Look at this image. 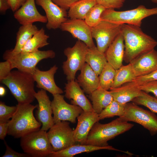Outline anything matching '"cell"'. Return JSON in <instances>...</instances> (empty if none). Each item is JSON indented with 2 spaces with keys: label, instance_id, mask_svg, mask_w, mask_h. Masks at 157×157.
I'll return each mask as SVG.
<instances>
[{
  "label": "cell",
  "instance_id": "cell-26",
  "mask_svg": "<svg viewBox=\"0 0 157 157\" xmlns=\"http://www.w3.org/2000/svg\"><path fill=\"white\" fill-rule=\"evenodd\" d=\"M94 112L99 114L113 100L110 91L98 88L90 94Z\"/></svg>",
  "mask_w": 157,
  "mask_h": 157
},
{
  "label": "cell",
  "instance_id": "cell-4",
  "mask_svg": "<svg viewBox=\"0 0 157 157\" xmlns=\"http://www.w3.org/2000/svg\"><path fill=\"white\" fill-rule=\"evenodd\" d=\"M0 82L8 88L18 104H31L35 99V81L32 74L14 70Z\"/></svg>",
  "mask_w": 157,
  "mask_h": 157
},
{
  "label": "cell",
  "instance_id": "cell-30",
  "mask_svg": "<svg viewBox=\"0 0 157 157\" xmlns=\"http://www.w3.org/2000/svg\"><path fill=\"white\" fill-rule=\"evenodd\" d=\"M131 64L122 65L116 70L114 80L111 88H116L132 81L136 78Z\"/></svg>",
  "mask_w": 157,
  "mask_h": 157
},
{
  "label": "cell",
  "instance_id": "cell-35",
  "mask_svg": "<svg viewBox=\"0 0 157 157\" xmlns=\"http://www.w3.org/2000/svg\"><path fill=\"white\" fill-rule=\"evenodd\" d=\"M17 108L16 106H9L4 102H0V122H7L13 117Z\"/></svg>",
  "mask_w": 157,
  "mask_h": 157
},
{
  "label": "cell",
  "instance_id": "cell-25",
  "mask_svg": "<svg viewBox=\"0 0 157 157\" xmlns=\"http://www.w3.org/2000/svg\"><path fill=\"white\" fill-rule=\"evenodd\" d=\"M85 62L98 76L108 62L105 53L100 51L96 46L88 48Z\"/></svg>",
  "mask_w": 157,
  "mask_h": 157
},
{
  "label": "cell",
  "instance_id": "cell-15",
  "mask_svg": "<svg viewBox=\"0 0 157 157\" xmlns=\"http://www.w3.org/2000/svg\"><path fill=\"white\" fill-rule=\"evenodd\" d=\"M38 104L36 111L38 120L42 124L41 130L47 131L54 124L51 101L46 91L41 89L35 94Z\"/></svg>",
  "mask_w": 157,
  "mask_h": 157
},
{
  "label": "cell",
  "instance_id": "cell-7",
  "mask_svg": "<svg viewBox=\"0 0 157 157\" xmlns=\"http://www.w3.org/2000/svg\"><path fill=\"white\" fill-rule=\"evenodd\" d=\"M20 138V145L22 150L30 157H48L54 151L47 131L40 129Z\"/></svg>",
  "mask_w": 157,
  "mask_h": 157
},
{
  "label": "cell",
  "instance_id": "cell-12",
  "mask_svg": "<svg viewBox=\"0 0 157 157\" xmlns=\"http://www.w3.org/2000/svg\"><path fill=\"white\" fill-rule=\"evenodd\" d=\"M51 101L54 124L61 121H67L75 124L78 117L83 111L80 106L67 103L64 96L61 94L53 95Z\"/></svg>",
  "mask_w": 157,
  "mask_h": 157
},
{
  "label": "cell",
  "instance_id": "cell-20",
  "mask_svg": "<svg viewBox=\"0 0 157 157\" xmlns=\"http://www.w3.org/2000/svg\"><path fill=\"white\" fill-rule=\"evenodd\" d=\"M65 97L71 99L72 104L80 106L84 111L94 112L92 105L77 82L74 80L68 81L65 84Z\"/></svg>",
  "mask_w": 157,
  "mask_h": 157
},
{
  "label": "cell",
  "instance_id": "cell-39",
  "mask_svg": "<svg viewBox=\"0 0 157 157\" xmlns=\"http://www.w3.org/2000/svg\"><path fill=\"white\" fill-rule=\"evenodd\" d=\"M154 80H157V69L147 75L136 77L131 82L139 84Z\"/></svg>",
  "mask_w": 157,
  "mask_h": 157
},
{
  "label": "cell",
  "instance_id": "cell-42",
  "mask_svg": "<svg viewBox=\"0 0 157 157\" xmlns=\"http://www.w3.org/2000/svg\"><path fill=\"white\" fill-rule=\"evenodd\" d=\"M27 0H8L10 9L13 12L19 9Z\"/></svg>",
  "mask_w": 157,
  "mask_h": 157
},
{
  "label": "cell",
  "instance_id": "cell-29",
  "mask_svg": "<svg viewBox=\"0 0 157 157\" xmlns=\"http://www.w3.org/2000/svg\"><path fill=\"white\" fill-rule=\"evenodd\" d=\"M97 4L95 0L78 1L70 7L68 12V17L70 19L84 20L88 12Z\"/></svg>",
  "mask_w": 157,
  "mask_h": 157
},
{
  "label": "cell",
  "instance_id": "cell-40",
  "mask_svg": "<svg viewBox=\"0 0 157 157\" xmlns=\"http://www.w3.org/2000/svg\"><path fill=\"white\" fill-rule=\"evenodd\" d=\"M4 143L6 147V150L1 157H31L28 154L25 153L17 152L10 147L5 141Z\"/></svg>",
  "mask_w": 157,
  "mask_h": 157
},
{
  "label": "cell",
  "instance_id": "cell-1",
  "mask_svg": "<svg viewBox=\"0 0 157 157\" xmlns=\"http://www.w3.org/2000/svg\"><path fill=\"white\" fill-rule=\"evenodd\" d=\"M140 27L123 24L122 32L125 45L124 60L126 63H129L157 46V41L144 33Z\"/></svg>",
  "mask_w": 157,
  "mask_h": 157
},
{
  "label": "cell",
  "instance_id": "cell-17",
  "mask_svg": "<svg viewBox=\"0 0 157 157\" xmlns=\"http://www.w3.org/2000/svg\"><path fill=\"white\" fill-rule=\"evenodd\" d=\"M99 114L94 112L83 111L77 117V124L74 130L76 142L83 144L94 124L99 120Z\"/></svg>",
  "mask_w": 157,
  "mask_h": 157
},
{
  "label": "cell",
  "instance_id": "cell-34",
  "mask_svg": "<svg viewBox=\"0 0 157 157\" xmlns=\"http://www.w3.org/2000/svg\"><path fill=\"white\" fill-rule=\"evenodd\" d=\"M106 9L97 3L92 7L87 14L84 20L91 27L97 25L101 20V16Z\"/></svg>",
  "mask_w": 157,
  "mask_h": 157
},
{
  "label": "cell",
  "instance_id": "cell-41",
  "mask_svg": "<svg viewBox=\"0 0 157 157\" xmlns=\"http://www.w3.org/2000/svg\"><path fill=\"white\" fill-rule=\"evenodd\" d=\"M54 3L60 7L68 10L73 3L80 0H51Z\"/></svg>",
  "mask_w": 157,
  "mask_h": 157
},
{
  "label": "cell",
  "instance_id": "cell-22",
  "mask_svg": "<svg viewBox=\"0 0 157 157\" xmlns=\"http://www.w3.org/2000/svg\"><path fill=\"white\" fill-rule=\"evenodd\" d=\"M110 93L113 100L122 104H126L140 95L142 93L138 86L133 82L126 83L116 88H111Z\"/></svg>",
  "mask_w": 157,
  "mask_h": 157
},
{
  "label": "cell",
  "instance_id": "cell-45",
  "mask_svg": "<svg viewBox=\"0 0 157 157\" xmlns=\"http://www.w3.org/2000/svg\"><path fill=\"white\" fill-rule=\"evenodd\" d=\"M6 90L5 88L3 86L0 87V96L2 97L4 96L6 94Z\"/></svg>",
  "mask_w": 157,
  "mask_h": 157
},
{
  "label": "cell",
  "instance_id": "cell-31",
  "mask_svg": "<svg viewBox=\"0 0 157 157\" xmlns=\"http://www.w3.org/2000/svg\"><path fill=\"white\" fill-rule=\"evenodd\" d=\"M116 70L109 63H107L99 75V88L106 90L110 89L114 80Z\"/></svg>",
  "mask_w": 157,
  "mask_h": 157
},
{
  "label": "cell",
  "instance_id": "cell-27",
  "mask_svg": "<svg viewBox=\"0 0 157 157\" xmlns=\"http://www.w3.org/2000/svg\"><path fill=\"white\" fill-rule=\"evenodd\" d=\"M33 24L22 25L19 28L16 34V42L12 52L15 53L21 52L24 46L28 40L38 30Z\"/></svg>",
  "mask_w": 157,
  "mask_h": 157
},
{
  "label": "cell",
  "instance_id": "cell-3",
  "mask_svg": "<svg viewBox=\"0 0 157 157\" xmlns=\"http://www.w3.org/2000/svg\"><path fill=\"white\" fill-rule=\"evenodd\" d=\"M17 106V110L9 122L8 134L15 138H21L40 130L42 124L36 119L33 113L38 105L18 104Z\"/></svg>",
  "mask_w": 157,
  "mask_h": 157
},
{
  "label": "cell",
  "instance_id": "cell-5",
  "mask_svg": "<svg viewBox=\"0 0 157 157\" xmlns=\"http://www.w3.org/2000/svg\"><path fill=\"white\" fill-rule=\"evenodd\" d=\"M55 56V53L51 50L15 53L11 49L6 50L3 57L5 60L10 62L13 69L15 68L33 75L37 68V64L40 61L44 59L53 58Z\"/></svg>",
  "mask_w": 157,
  "mask_h": 157
},
{
  "label": "cell",
  "instance_id": "cell-38",
  "mask_svg": "<svg viewBox=\"0 0 157 157\" xmlns=\"http://www.w3.org/2000/svg\"><path fill=\"white\" fill-rule=\"evenodd\" d=\"M13 69L10 62L7 60L0 63V81L7 78Z\"/></svg>",
  "mask_w": 157,
  "mask_h": 157
},
{
  "label": "cell",
  "instance_id": "cell-33",
  "mask_svg": "<svg viewBox=\"0 0 157 157\" xmlns=\"http://www.w3.org/2000/svg\"><path fill=\"white\" fill-rule=\"evenodd\" d=\"M133 102L145 106L154 113H157V98L142 91V94L133 99Z\"/></svg>",
  "mask_w": 157,
  "mask_h": 157
},
{
  "label": "cell",
  "instance_id": "cell-21",
  "mask_svg": "<svg viewBox=\"0 0 157 157\" xmlns=\"http://www.w3.org/2000/svg\"><path fill=\"white\" fill-rule=\"evenodd\" d=\"M124 50V39L121 32L105 52L108 62L116 70L123 65Z\"/></svg>",
  "mask_w": 157,
  "mask_h": 157
},
{
  "label": "cell",
  "instance_id": "cell-13",
  "mask_svg": "<svg viewBox=\"0 0 157 157\" xmlns=\"http://www.w3.org/2000/svg\"><path fill=\"white\" fill-rule=\"evenodd\" d=\"M63 31L69 33L73 38L84 42L89 48L95 47L92 35V27L84 19H68L61 25Z\"/></svg>",
  "mask_w": 157,
  "mask_h": 157
},
{
  "label": "cell",
  "instance_id": "cell-36",
  "mask_svg": "<svg viewBox=\"0 0 157 157\" xmlns=\"http://www.w3.org/2000/svg\"><path fill=\"white\" fill-rule=\"evenodd\" d=\"M97 3L106 9H119L124 6L125 0H95Z\"/></svg>",
  "mask_w": 157,
  "mask_h": 157
},
{
  "label": "cell",
  "instance_id": "cell-24",
  "mask_svg": "<svg viewBox=\"0 0 157 157\" xmlns=\"http://www.w3.org/2000/svg\"><path fill=\"white\" fill-rule=\"evenodd\" d=\"M101 149H107L126 152V151L118 150L110 145L100 147L88 144H75L65 149L53 151L48 157H73L77 154L84 152L89 153Z\"/></svg>",
  "mask_w": 157,
  "mask_h": 157
},
{
  "label": "cell",
  "instance_id": "cell-10",
  "mask_svg": "<svg viewBox=\"0 0 157 157\" xmlns=\"http://www.w3.org/2000/svg\"><path fill=\"white\" fill-rule=\"evenodd\" d=\"M54 151L65 149L76 144L74 130L67 121L56 123L47 132Z\"/></svg>",
  "mask_w": 157,
  "mask_h": 157
},
{
  "label": "cell",
  "instance_id": "cell-16",
  "mask_svg": "<svg viewBox=\"0 0 157 157\" xmlns=\"http://www.w3.org/2000/svg\"><path fill=\"white\" fill-rule=\"evenodd\" d=\"M35 4V0H27L14 12V18L22 25L33 24L35 22L47 23L46 16L39 12Z\"/></svg>",
  "mask_w": 157,
  "mask_h": 157
},
{
  "label": "cell",
  "instance_id": "cell-14",
  "mask_svg": "<svg viewBox=\"0 0 157 157\" xmlns=\"http://www.w3.org/2000/svg\"><path fill=\"white\" fill-rule=\"evenodd\" d=\"M35 1L45 13L47 19L46 27L48 29L60 28L61 25L68 19L67 10L58 6L51 0H35Z\"/></svg>",
  "mask_w": 157,
  "mask_h": 157
},
{
  "label": "cell",
  "instance_id": "cell-44",
  "mask_svg": "<svg viewBox=\"0 0 157 157\" xmlns=\"http://www.w3.org/2000/svg\"><path fill=\"white\" fill-rule=\"evenodd\" d=\"M10 7L8 0H0V12L1 14H3Z\"/></svg>",
  "mask_w": 157,
  "mask_h": 157
},
{
  "label": "cell",
  "instance_id": "cell-2",
  "mask_svg": "<svg viewBox=\"0 0 157 157\" xmlns=\"http://www.w3.org/2000/svg\"><path fill=\"white\" fill-rule=\"evenodd\" d=\"M133 126V124L129 123L121 117L106 124L97 122L93 125L83 144L107 146L109 140L129 131Z\"/></svg>",
  "mask_w": 157,
  "mask_h": 157
},
{
  "label": "cell",
  "instance_id": "cell-37",
  "mask_svg": "<svg viewBox=\"0 0 157 157\" xmlns=\"http://www.w3.org/2000/svg\"><path fill=\"white\" fill-rule=\"evenodd\" d=\"M136 84L141 90L147 93H151L157 98V80L150 81L139 84Z\"/></svg>",
  "mask_w": 157,
  "mask_h": 157
},
{
  "label": "cell",
  "instance_id": "cell-23",
  "mask_svg": "<svg viewBox=\"0 0 157 157\" xmlns=\"http://www.w3.org/2000/svg\"><path fill=\"white\" fill-rule=\"evenodd\" d=\"M80 71V73L77 77V82L84 92L90 94L99 87V76L86 63Z\"/></svg>",
  "mask_w": 157,
  "mask_h": 157
},
{
  "label": "cell",
  "instance_id": "cell-43",
  "mask_svg": "<svg viewBox=\"0 0 157 157\" xmlns=\"http://www.w3.org/2000/svg\"><path fill=\"white\" fill-rule=\"evenodd\" d=\"M9 121L0 122V139L1 140H4L8 134Z\"/></svg>",
  "mask_w": 157,
  "mask_h": 157
},
{
  "label": "cell",
  "instance_id": "cell-8",
  "mask_svg": "<svg viewBox=\"0 0 157 157\" xmlns=\"http://www.w3.org/2000/svg\"><path fill=\"white\" fill-rule=\"evenodd\" d=\"M88 48L84 42L78 40L72 47L64 50L67 59L63 62L62 68L68 81L74 80L76 72L80 70L85 63Z\"/></svg>",
  "mask_w": 157,
  "mask_h": 157
},
{
  "label": "cell",
  "instance_id": "cell-32",
  "mask_svg": "<svg viewBox=\"0 0 157 157\" xmlns=\"http://www.w3.org/2000/svg\"><path fill=\"white\" fill-rule=\"evenodd\" d=\"M126 104H121L113 100L99 114V120L116 116H122L124 112Z\"/></svg>",
  "mask_w": 157,
  "mask_h": 157
},
{
  "label": "cell",
  "instance_id": "cell-11",
  "mask_svg": "<svg viewBox=\"0 0 157 157\" xmlns=\"http://www.w3.org/2000/svg\"><path fill=\"white\" fill-rule=\"evenodd\" d=\"M127 122L139 124L148 130L151 135L157 133V117L154 113L145 110L132 102L126 104L123 115L120 117Z\"/></svg>",
  "mask_w": 157,
  "mask_h": 157
},
{
  "label": "cell",
  "instance_id": "cell-28",
  "mask_svg": "<svg viewBox=\"0 0 157 157\" xmlns=\"http://www.w3.org/2000/svg\"><path fill=\"white\" fill-rule=\"evenodd\" d=\"M49 36L45 33V30L42 28L33 35L26 42L21 52H31L39 50V49L48 45Z\"/></svg>",
  "mask_w": 157,
  "mask_h": 157
},
{
  "label": "cell",
  "instance_id": "cell-6",
  "mask_svg": "<svg viewBox=\"0 0 157 157\" xmlns=\"http://www.w3.org/2000/svg\"><path fill=\"white\" fill-rule=\"evenodd\" d=\"M157 15V7L148 8L143 5L130 10L117 11L114 9H106L101 16L102 20L120 24H127L140 27L143 19Z\"/></svg>",
  "mask_w": 157,
  "mask_h": 157
},
{
  "label": "cell",
  "instance_id": "cell-19",
  "mask_svg": "<svg viewBox=\"0 0 157 157\" xmlns=\"http://www.w3.org/2000/svg\"><path fill=\"white\" fill-rule=\"evenodd\" d=\"M129 63L136 77L148 74L157 69V51L154 49Z\"/></svg>",
  "mask_w": 157,
  "mask_h": 157
},
{
  "label": "cell",
  "instance_id": "cell-18",
  "mask_svg": "<svg viewBox=\"0 0 157 157\" xmlns=\"http://www.w3.org/2000/svg\"><path fill=\"white\" fill-rule=\"evenodd\" d=\"M58 69L56 65L46 71L40 70L37 67L33 74L37 83L36 87L48 91L52 95L63 93V90L56 85L54 79V75Z\"/></svg>",
  "mask_w": 157,
  "mask_h": 157
},
{
  "label": "cell",
  "instance_id": "cell-46",
  "mask_svg": "<svg viewBox=\"0 0 157 157\" xmlns=\"http://www.w3.org/2000/svg\"><path fill=\"white\" fill-rule=\"evenodd\" d=\"M151 1L155 3H157V0H151Z\"/></svg>",
  "mask_w": 157,
  "mask_h": 157
},
{
  "label": "cell",
  "instance_id": "cell-9",
  "mask_svg": "<svg viewBox=\"0 0 157 157\" xmlns=\"http://www.w3.org/2000/svg\"><path fill=\"white\" fill-rule=\"evenodd\" d=\"M123 24L102 20L92 27V35L96 42L97 47L105 53L116 38L121 33Z\"/></svg>",
  "mask_w": 157,
  "mask_h": 157
}]
</instances>
